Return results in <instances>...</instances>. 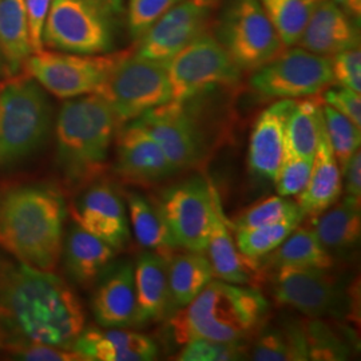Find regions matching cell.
<instances>
[{"label": "cell", "instance_id": "cell-19", "mask_svg": "<svg viewBox=\"0 0 361 361\" xmlns=\"http://www.w3.org/2000/svg\"><path fill=\"white\" fill-rule=\"evenodd\" d=\"M296 99H279L267 107L253 126L249 140V168L261 178H276L284 159L285 130Z\"/></svg>", "mask_w": 361, "mask_h": 361}, {"label": "cell", "instance_id": "cell-32", "mask_svg": "<svg viewBox=\"0 0 361 361\" xmlns=\"http://www.w3.org/2000/svg\"><path fill=\"white\" fill-rule=\"evenodd\" d=\"M250 356L257 361L310 360L304 326L292 324L264 329L255 341Z\"/></svg>", "mask_w": 361, "mask_h": 361}, {"label": "cell", "instance_id": "cell-3", "mask_svg": "<svg viewBox=\"0 0 361 361\" xmlns=\"http://www.w3.org/2000/svg\"><path fill=\"white\" fill-rule=\"evenodd\" d=\"M268 312V301L252 286L212 280L183 308L171 313L169 329L183 345L193 340L243 341Z\"/></svg>", "mask_w": 361, "mask_h": 361}, {"label": "cell", "instance_id": "cell-39", "mask_svg": "<svg viewBox=\"0 0 361 361\" xmlns=\"http://www.w3.org/2000/svg\"><path fill=\"white\" fill-rule=\"evenodd\" d=\"M180 1L182 0H129L126 26L130 37L138 40L155 22Z\"/></svg>", "mask_w": 361, "mask_h": 361}, {"label": "cell", "instance_id": "cell-25", "mask_svg": "<svg viewBox=\"0 0 361 361\" xmlns=\"http://www.w3.org/2000/svg\"><path fill=\"white\" fill-rule=\"evenodd\" d=\"M116 249L77 222L63 237L62 255L70 277L83 286L92 284L116 257Z\"/></svg>", "mask_w": 361, "mask_h": 361}, {"label": "cell", "instance_id": "cell-5", "mask_svg": "<svg viewBox=\"0 0 361 361\" xmlns=\"http://www.w3.org/2000/svg\"><path fill=\"white\" fill-rule=\"evenodd\" d=\"M51 104L35 79L19 74L0 82V168H11L46 142Z\"/></svg>", "mask_w": 361, "mask_h": 361}, {"label": "cell", "instance_id": "cell-16", "mask_svg": "<svg viewBox=\"0 0 361 361\" xmlns=\"http://www.w3.org/2000/svg\"><path fill=\"white\" fill-rule=\"evenodd\" d=\"M73 219L91 234L116 250L129 243L126 209L114 186L107 182L91 185L71 207Z\"/></svg>", "mask_w": 361, "mask_h": 361}, {"label": "cell", "instance_id": "cell-20", "mask_svg": "<svg viewBox=\"0 0 361 361\" xmlns=\"http://www.w3.org/2000/svg\"><path fill=\"white\" fill-rule=\"evenodd\" d=\"M71 349L89 361H150L158 356L152 338L122 328L83 329Z\"/></svg>", "mask_w": 361, "mask_h": 361}, {"label": "cell", "instance_id": "cell-35", "mask_svg": "<svg viewBox=\"0 0 361 361\" xmlns=\"http://www.w3.org/2000/svg\"><path fill=\"white\" fill-rule=\"evenodd\" d=\"M324 126L332 153L340 166H345L349 158L360 149L361 131L349 118L323 102Z\"/></svg>", "mask_w": 361, "mask_h": 361}, {"label": "cell", "instance_id": "cell-49", "mask_svg": "<svg viewBox=\"0 0 361 361\" xmlns=\"http://www.w3.org/2000/svg\"><path fill=\"white\" fill-rule=\"evenodd\" d=\"M0 338H1V336H0Z\"/></svg>", "mask_w": 361, "mask_h": 361}, {"label": "cell", "instance_id": "cell-42", "mask_svg": "<svg viewBox=\"0 0 361 361\" xmlns=\"http://www.w3.org/2000/svg\"><path fill=\"white\" fill-rule=\"evenodd\" d=\"M331 63L336 85L361 92L360 47L336 54L331 58Z\"/></svg>", "mask_w": 361, "mask_h": 361}, {"label": "cell", "instance_id": "cell-45", "mask_svg": "<svg viewBox=\"0 0 361 361\" xmlns=\"http://www.w3.org/2000/svg\"><path fill=\"white\" fill-rule=\"evenodd\" d=\"M341 178H344L345 193L355 198H361V153L357 150L349 158L345 166L341 169Z\"/></svg>", "mask_w": 361, "mask_h": 361}, {"label": "cell", "instance_id": "cell-43", "mask_svg": "<svg viewBox=\"0 0 361 361\" xmlns=\"http://www.w3.org/2000/svg\"><path fill=\"white\" fill-rule=\"evenodd\" d=\"M323 101L325 104L349 118L356 126L361 128L360 92L338 85H336L335 87L329 86L323 91Z\"/></svg>", "mask_w": 361, "mask_h": 361}, {"label": "cell", "instance_id": "cell-8", "mask_svg": "<svg viewBox=\"0 0 361 361\" xmlns=\"http://www.w3.org/2000/svg\"><path fill=\"white\" fill-rule=\"evenodd\" d=\"M110 104L119 125L131 122L171 101L166 62L128 54L98 91Z\"/></svg>", "mask_w": 361, "mask_h": 361}, {"label": "cell", "instance_id": "cell-17", "mask_svg": "<svg viewBox=\"0 0 361 361\" xmlns=\"http://www.w3.org/2000/svg\"><path fill=\"white\" fill-rule=\"evenodd\" d=\"M116 170L123 180L153 183L177 173L159 145L137 121L116 131Z\"/></svg>", "mask_w": 361, "mask_h": 361}, {"label": "cell", "instance_id": "cell-14", "mask_svg": "<svg viewBox=\"0 0 361 361\" xmlns=\"http://www.w3.org/2000/svg\"><path fill=\"white\" fill-rule=\"evenodd\" d=\"M213 3L207 0H182L155 22L141 38L135 55L168 62L177 52L207 32Z\"/></svg>", "mask_w": 361, "mask_h": 361}, {"label": "cell", "instance_id": "cell-6", "mask_svg": "<svg viewBox=\"0 0 361 361\" xmlns=\"http://www.w3.org/2000/svg\"><path fill=\"white\" fill-rule=\"evenodd\" d=\"M123 0H52L43 46L56 51L107 54L116 43Z\"/></svg>", "mask_w": 361, "mask_h": 361}, {"label": "cell", "instance_id": "cell-7", "mask_svg": "<svg viewBox=\"0 0 361 361\" xmlns=\"http://www.w3.org/2000/svg\"><path fill=\"white\" fill-rule=\"evenodd\" d=\"M126 54H74L43 49L28 56L23 70L56 98L71 99L101 90Z\"/></svg>", "mask_w": 361, "mask_h": 361}, {"label": "cell", "instance_id": "cell-33", "mask_svg": "<svg viewBox=\"0 0 361 361\" xmlns=\"http://www.w3.org/2000/svg\"><path fill=\"white\" fill-rule=\"evenodd\" d=\"M323 0H259L285 47L296 46L310 15Z\"/></svg>", "mask_w": 361, "mask_h": 361}, {"label": "cell", "instance_id": "cell-18", "mask_svg": "<svg viewBox=\"0 0 361 361\" xmlns=\"http://www.w3.org/2000/svg\"><path fill=\"white\" fill-rule=\"evenodd\" d=\"M359 25L335 0H323L310 15L296 46L332 58L338 52L360 47Z\"/></svg>", "mask_w": 361, "mask_h": 361}, {"label": "cell", "instance_id": "cell-34", "mask_svg": "<svg viewBox=\"0 0 361 361\" xmlns=\"http://www.w3.org/2000/svg\"><path fill=\"white\" fill-rule=\"evenodd\" d=\"M300 222L301 219H285L259 228L237 231L235 244L245 257L259 261L281 245L285 238L300 225Z\"/></svg>", "mask_w": 361, "mask_h": 361}, {"label": "cell", "instance_id": "cell-12", "mask_svg": "<svg viewBox=\"0 0 361 361\" xmlns=\"http://www.w3.org/2000/svg\"><path fill=\"white\" fill-rule=\"evenodd\" d=\"M213 190L207 180L190 178L168 189L157 202L178 247L207 252L214 217Z\"/></svg>", "mask_w": 361, "mask_h": 361}, {"label": "cell", "instance_id": "cell-40", "mask_svg": "<svg viewBox=\"0 0 361 361\" xmlns=\"http://www.w3.org/2000/svg\"><path fill=\"white\" fill-rule=\"evenodd\" d=\"M312 161L298 157L285 149L284 159L274 178L276 190L281 197H292L301 193L310 180Z\"/></svg>", "mask_w": 361, "mask_h": 361}, {"label": "cell", "instance_id": "cell-11", "mask_svg": "<svg viewBox=\"0 0 361 361\" xmlns=\"http://www.w3.org/2000/svg\"><path fill=\"white\" fill-rule=\"evenodd\" d=\"M334 83L331 58L298 46L286 47L250 77L253 90L276 99L316 97Z\"/></svg>", "mask_w": 361, "mask_h": 361}, {"label": "cell", "instance_id": "cell-31", "mask_svg": "<svg viewBox=\"0 0 361 361\" xmlns=\"http://www.w3.org/2000/svg\"><path fill=\"white\" fill-rule=\"evenodd\" d=\"M0 49L13 75L23 70L28 56L34 52L25 0H0Z\"/></svg>", "mask_w": 361, "mask_h": 361}, {"label": "cell", "instance_id": "cell-10", "mask_svg": "<svg viewBox=\"0 0 361 361\" xmlns=\"http://www.w3.org/2000/svg\"><path fill=\"white\" fill-rule=\"evenodd\" d=\"M219 40L241 71H255L286 49L259 0H231Z\"/></svg>", "mask_w": 361, "mask_h": 361}, {"label": "cell", "instance_id": "cell-41", "mask_svg": "<svg viewBox=\"0 0 361 361\" xmlns=\"http://www.w3.org/2000/svg\"><path fill=\"white\" fill-rule=\"evenodd\" d=\"M310 360H344L347 347L322 322H310L304 328Z\"/></svg>", "mask_w": 361, "mask_h": 361}, {"label": "cell", "instance_id": "cell-48", "mask_svg": "<svg viewBox=\"0 0 361 361\" xmlns=\"http://www.w3.org/2000/svg\"><path fill=\"white\" fill-rule=\"evenodd\" d=\"M207 1H210V3H213V1H214V0H207Z\"/></svg>", "mask_w": 361, "mask_h": 361}, {"label": "cell", "instance_id": "cell-4", "mask_svg": "<svg viewBox=\"0 0 361 361\" xmlns=\"http://www.w3.org/2000/svg\"><path fill=\"white\" fill-rule=\"evenodd\" d=\"M119 122L98 92L67 99L55 125L56 162L68 182L97 180L106 168Z\"/></svg>", "mask_w": 361, "mask_h": 361}, {"label": "cell", "instance_id": "cell-21", "mask_svg": "<svg viewBox=\"0 0 361 361\" xmlns=\"http://www.w3.org/2000/svg\"><path fill=\"white\" fill-rule=\"evenodd\" d=\"M214 217L207 241V259L214 277L232 284L246 285L252 283L259 271V262L245 257L237 247L232 235V228L224 213L221 197L214 186Z\"/></svg>", "mask_w": 361, "mask_h": 361}, {"label": "cell", "instance_id": "cell-37", "mask_svg": "<svg viewBox=\"0 0 361 361\" xmlns=\"http://www.w3.org/2000/svg\"><path fill=\"white\" fill-rule=\"evenodd\" d=\"M0 345L20 360L30 361H85L75 350L49 344L35 343L26 338L8 336L0 338Z\"/></svg>", "mask_w": 361, "mask_h": 361}, {"label": "cell", "instance_id": "cell-2", "mask_svg": "<svg viewBox=\"0 0 361 361\" xmlns=\"http://www.w3.org/2000/svg\"><path fill=\"white\" fill-rule=\"evenodd\" d=\"M65 217V200L50 185L1 189L0 247L25 264L52 271L62 255Z\"/></svg>", "mask_w": 361, "mask_h": 361}, {"label": "cell", "instance_id": "cell-26", "mask_svg": "<svg viewBox=\"0 0 361 361\" xmlns=\"http://www.w3.org/2000/svg\"><path fill=\"white\" fill-rule=\"evenodd\" d=\"M361 198L345 195L335 207L325 210L316 221L313 232L334 256L343 255L359 244L361 235Z\"/></svg>", "mask_w": 361, "mask_h": 361}, {"label": "cell", "instance_id": "cell-28", "mask_svg": "<svg viewBox=\"0 0 361 361\" xmlns=\"http://www.w3.org/2000/svg\"><path fill=\"white\" fill-rule=\"evenodd\" d=\"M265 268H316L332 269L335 257L319 241L313 229L297 226L284 243L268 256L261 258Z\"/></svg>", "mask_w": 361, "mask_h": 361}, {"label": "cell", "instance_id": "cell-44", "mask_svg": "<svg viewBox=\"0 0 361 361\" xmlns=\"http://www.w3.org/2000/svg\"><path fill=\"white\" fill-rule=\"evenodd\" d=\"M52 0H25L26 6L27 20H28V32L32 46V51L38 52L44 49L43 46V27L46 18L50 10Z\"/></svg>", "mask_w": 361, "mask_h": 361}, {"label": "cell", "instance_id": "cell-36", "mask_svg": "<svg viewBox=\"0 0 361 361\" xmlns=\"http://www.w3.org/2000/svg\"><path fill=\"white\" fill-rule=\"evenodd\" d=\"M290 219H304L296 201H292L288 197L276 195L249 207L240 217L234 219L232 226L237 232Z\"/></svg>", "mask_w": 361, "mask_h": 361}, {"label": "cell", "instance_id": "cell-29", "mask_svg": "<svg viewBox=\"0 0 361 361\" xmlns=\"http://www.w3.org/2000/svg\"><path fill=\"white\" fill-rule=\"evenodd\" d=\"M130 221L140 245L165 257L178 247L158 204L140 193L128 194Z\"/></svg>", "mask_w": 361, "mask_h": 361}, {"label": "cell", "instance_id": "cell-9", "mask_svg": "<svg viewBox=\"0 0 361 361\" xmlns=\"http://www.w3.org/2000/svg\"><path fill=\"white\" fill-rule=\"evenodd\" d=\"M171 101L188 102L217 86H234L243 71L219 38L205 32L166 62Z\"/></svg>", "mask_w": 361, "mask_h": 361}, {"label": "cell", "instance_id": "cell-46", "mask_svg": "<svg viewBox=\"0 0 361 361\" xmlns=\"http://www.w3.org/2000/svg\"><path fill=\"white\" fill-rule=\"evenodd\" d=\"M350 18H353L356 22L360 23L361 0H335Z\"/></svg>", "mask_w": 361, "mask_h": 361}, {"label": "cell", "instance_id": "cell-30", "mask_svg": "<svg viewBox=\"0 0 361 361\" xmlns=\"http://www.w3.org/2000/svg\"><path fill=\"white\" fill-rule=\"evenodd\" d=\"M323 130V102L313 97L296 99L286 121V149L298 157L313 159Z\"/></svg>", "mask_w": 361, "mask_h": 361}, {"label": "cell", "instance_id": "cell-23", "mask_svg": "<svg viewBox=\"0 0 361 361\" xmlns=\"http://www.w3.org/2000/svg\"><path fill=\"white\" fill-rule=\"evenodd\" d=\"M134 283L135 325L158 322L170 313L168 257L152 250L143 252L134 267Z\"/></svg>", "mask_w": 361, "mask_h": 361}, {"label": "cell", "instance_id": "cell-24", "mask_svg": "<svg viewBox=\"0 0 361 361\" xmlns=\"http://www.w3.org/2000/svg\"><path fill=\"white\" fill-rule=\"evenodd\" d=\"M343 192L341 170L332 153L324 126L323 134L312 161L310 180L305 189L297 194V205L304 217H319L334 207Z\"/></svg>", "mask_w": 361, "mask_h": 361}, {"label": "cell", "instance_id": "cell-15", "mask_svg": "<svg viewBox=\"0 0 361 361\" xmlns=\"http://www.w3.org/2000/svg\"><path fill=\"white\" fill-rule=\"evenodd\" d=\"M134 121L154 138L177 171L194 168L201 162L205 153L202 137L185 109V102L170 101Z\"/></svg>", "mask_w": 361, "mask_h": 361}, {"label": "cell", "instance_id": "cell-22", "mask_svg": "<svg viewBox=\"0 0 361 361\" xmlns=\"http://www.w3.org/2000/svg\"><path fill=\"white\" fill-rule=\"evenodd\" d=\"M92 313L102 328L135 325L137 296L134 267L122 264L110 271L92 297Z\"/></svg>", "mask_w": 361, "mask_h": 361}, {"label": "cell", "instance_id": "cell-13", "mask_svg": "<svg viewBox=\"0 0 361 361\" xmlns=\"http://www.w3.org/2000/svg\"><path fill=\"white\" fill-rule=\"evenodd\" d=\"M274 300L312 319L338 317L348 307V297L329 269L280 268L271 281Z\"/></svg>", "mask_w": 361, "mask_h": 361}, {"label": "cell", "instance_id": "cell-47", "mask_svg": "<svg viewBox=\"0 0 361 361\" xmlns=\"http://www.w3.org/2000/svg\"><path fill=\"white\" fill-rule=\"evenodd\" d=\"M10 77H13L10 66L7 63V61H6V58H4L3 52H1V49H0V82Z\"/></svg>", "mask_w": 361, "mask_h": 361}, {"label": "cell", "instance_id": "cell-27", "mask_svg": "<svg viewBox=\"0 0 361 361\" xmlns=\"http://www.w3.org/2000/svg\"><path fill=\"white\" fill-rule=\"evenodd\" d=\"M214 274L205 253L186 252L168 257L170 312L188 305L212 280Z\"/></svg>", "mask_w": 361, "mask_h": 361}, {"label": "cell", "instance_id": "cell-1", "mask_svg": "<svg viewBox=\"0 0 361 361\" xmlns=\"http://www.w3.org/2000/svg\"><path fill=\"white\" fill-rule=\"evenodd\" d=\"M85 323L79 298L61 277L0 255V324L7 335L71 349Z\"/></svg>", "mask_w": 361, "mask_h": 361}, {"label": "cell", "instance_id": "cell-38", "mask_svg": "<svg viewBox=\"0 0 361 361\" xmlns=\"http://www.w3.org/2000/svg\"><path fill=\"white\" fill-rule=\"evenodd\" d=\"M246 356L243 341H212L193 340L183 344L177 360L180 361H234L243 360Z\"/></svg>", "mask_w": 361, "mask_h": 361}]
</instances>
